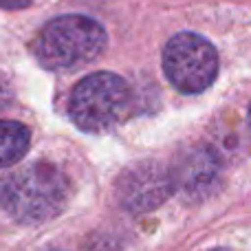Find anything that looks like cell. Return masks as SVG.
I'll use <instances>...</instances> for the list:
<instances>
[{
	"instance_id": "1",
	"label": "cell",
	"mask_w": 251,
	"mask_h": 251,
	"mask_svg": "<svg viewBox=\"0 0 251 251\" xmlns=\"http://www.w3.org/2000/svg\"><path fill=\"white\" fill-rule=\"evenodd\" d=\"M71 199V181L51 163H35L0 181V207L20 223L57 216Z\"/></svg>"
},
{
	"instance_id": "2",
	"label": "cell",
	"mask_w": 251,
	"mask_h": 251,
	"mask_svg": "<svg viewBox=\"0 0 251 251\" xmlns=\"http://www.w3.org/2000/svg\"><path fill=\"white\" fill-rule=\"evenodd\" d=\"M106 49V31L86 16H62L51 20L35 40V55L47 69H75L93 62Z\"/></svg>"
},
{
	"instance_id": "3",
	"label": "cell",
	"mask_w": 251,
	"mask_h": 251,
	"mask_svg": "<svg viewBox=\"0 0 251 251\" xmlns=\"http://www.w3.org/2000/svg\"><path fill=\"white\" fill-rule=\"evenodd\" d=\"M130 88L115 73H93L75 86L69 101L71 119L86 132H106L128 113Z\"/></svg>"
},
{
	"instance_id": "4",
	"label": "cell",
	"mask_w": 251,
	"mask_h": 251,
	"mask_svg": "<svg viewBox=\"0 0 251 251\" xmlns=\"http://www.w3.org/2000/svg\"><path fill=\"white\" fill-rule=\"evenodd\" d=\"M163 71L181 93H203L218 73L216 49L196 33H176L165 44Z\"/></svg>"
},
{
	"instance_id": "5",
	"label": "cell",
	"mask_w": 251,
	"mask_h": 251,
	"mask_svg": "<svg viewBox=\"0 0 251 251\" xmlns=\"http://www.w3.org/2000/svg\"><path fill=\"white\" fill-rule=\"evenodd\" d=\"M172 192L170 170L143 161L128 168L117 181V199L128 212H150L159 207Z\"/></svg>"
},
{
	"instance_id": "6",
	"label": "cell",
	"mask_w": 251,
	"mask_h": 251,
	"mask_svg": "<svg viewBox=\"0 0 251 251\" xmlns=\"http://www.w3.org/2000/svg\"><path fill=\"white\" fill-rule=\"evenodd\" d=\"M170 170L172 187L190 199H203L216 187L221 176L218 154L209 148H192L183 152Z\"/></svg>"
},
{
	"instance_id": "7",
	"label": "cell",
	"mask_w": 251,
	"mask_h": 251,
	"mask_svg": "<svg viewBox=\"0 0 251 251\" xmlns=\"http://www.w3.org/2000/svg\"><path fill=\"white\" fill-rule=\"evenodd\" d=\"M29 128L18 122H0V168L11 165L25 156L29 148Z\"/></svg>"
},
{
	"instance_id": "8",
	"label": "cell",
	"mask_w": 251,
	"mask_h": 251,
	"mask_svg": "<svg viewBox=\"0 0 251 251\" xmlns=\"http://www.w3.org/2000/svg\"><path fill=\"white\" fill-rule=\"evenodd\" d=\"M31 0H0V7H4V9H22V7H26Z\"/></svg>"
},
{
	"instance_id": "9",
	"label": "cell",
	"mask_w": 251,
	"mask_h": 251,
	"mask_svg": "<svg viewBox=\"0 0 251 251\" xmlns=\"http://www.w3.org/2000/svg\"><path fill=\"white\" fill-rule=\"evenodd\" d=\"M9 106V93L4 88H0V110H4Z\"/></svg>"
},
{
	"instance_id": "10",
	"label": "cell",
	"mask_w": 251,
	"mask_h": 251,
	"mask_svg": "<svg viewBox=\"0 0 251 251\" xmlns=\"http://www.w3.org/2000/svg\"><path fill=\"white\" fill-rule=\"evenodd\" d=\"M212 251H231V249H212Z\"/></svg>"
},
{
	"instance_id": "11",
	"label": "cell",
	"mask_w": 251,
	"mask_h": 251,
	"mask_svg": "<svg viewBox=\"0 0 251 251\" xmlns=\"http://www.w3.org/2000/svg\"><path fill=\"white\" fill-rule=\"evenodd\" d=\"M249 122H251V108H249Z\"/></svg>"
}]
</instances>
